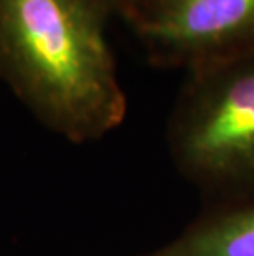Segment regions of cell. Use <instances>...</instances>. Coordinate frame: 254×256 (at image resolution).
<instances>
[{"mask_svg":"<svg viewBox=\"0 0 254 256\" xmlns=\"http://www.w3.org/2000/svg\"><path fill=\"white\" fill-rule=\"evenodd\" d=\"M142 256H254V197L208 204L175 238Z\"/></svg>","mask_w":254,"mask_h":256,"instance_id":"4","label":"cell"},{"mask_svg":"<svg viewBox=\"0 0 254 256\" xmlns=\"http://www.w3.org/2000/svg\"><path fill=\"white\" fill-rule=\"evenodd\" d=\"M172 164L208 204L254 197V56L185 73L167 119Z\"/></svg>","mask_w":254,"mask_h":256,"instance_id":"2","label":"cell"},{"mask_svg":"<svg viewBox=\"0 0 254 256\" xmlns=\"http://www.w3.org/2000/svg\"><path fill=\"white\" fill-rule=\"evenodd\" d=\"M121 0H0V80L41 124L74 144L126 119L107 25Z\"/></svg>","mask_w":254,"mask_h":256,"instance_id":"1","label":"cell"},{"mask_svg":"<svg viewBox=\"0 0 254 256\" xmlns=\"http://www.w3.org/2000/svg\"><path fill=\"white\" fill-rule=\"evenodd\" d=\"M149 63L185 73L254 56V0H121Z\"/></svg>","mask_w":254,"mask_h":256,"instance_id":"3","label":"cell"}]
</instances>
